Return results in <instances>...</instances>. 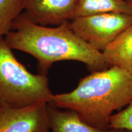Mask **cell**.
I'll list each match as a JSON object with an SVG mask.
<instances>
[{"instance_id": "cell-1", "label": "cell", "mask_w": 132, "mask_h": 132, "mask_svg": "<svg viewBox=\"0 0 132 132\" xmlns=\"http://www.w3.org/2000/svg\"><path fill=\"white\" fill-rule=\"evenodd\" d=\"M69 21L48 27L34 23L21 13L4 39L12 50L35 57L39 72L43 75H47L53 64L62 61L82 62L90 72L110 67L102 52L77 36L70 27Z\"/></svg>"}, {"instance_id": "cell-2", "label": "cell", "mask_w": 132, "mask_h": 132, "mask_svg": "<svg viewBox=\"0 0 132 132\" xmlns=\"http://www.w3.org/2000/svg\"><path fill=\"white\" fill-rule=\"evenodd\" d=\"M132 101V75L124 69L111 66L90 72L81 79L75 89L53 94L49 104L70 110L80 118L101 130L110 128V119Z\"/></svg>"}, {"instance_id": "cell-3", "label": "cell", "mask_w": 132, "mask_h": 132, "mask_svg": "<svg viewBox=\"0 0 132 132\" xmlns=\"http://www.w3.org/2000/svg\"><path fill=\"white\" fill-rule=\"evenodd\" d=\"M53 94L47 75L29 72L0 38V102L13 107L48 103Z\"/></svg>"}, {"instance_id": "cell-4", "label": "cell", "mask_w": 132, "mask_h": 132, "mask_svg": "<svg viewBox=\"0 0 132 132\" xmlns=\"http://www.w3.org/2000/svg\"><path fill=\"white\" fill-rule=\"evenodd\" d=\"M131 24L132 14L118 12L82 16L69 21L77 36L101 52Z\"/></svg>"}, {"instance_id": "cell-5", "label": "cell", "mask_w": 132, "mask_h": 132, "mask_svg": "<svg viewBox=\"0 0 132 132\" xmlns=\"http://www.w3.org/2000/svg\"><path fill=\"white\" fill-rule=\"evenodd\" d=\"M0 132H50L48 103L40 102L23 107L2 104Z\"/></svg>"}, {"instance_id": "cell-6", "label": "cell", "mask_w": 132, "mask_h": 132, "mask_svg": "<svg viewBox=\"0 0 132 132\" xmlns=\"http://www.w3.org/2000/svg\"><path fill=\"white\" fill-rule=\"evenodd\" d=\"M77 0H23L22 14L34 23L57 26L73 19Z\"/></svg>"}, {"instance_id": "cell-7", "label": "cell", "mask_w": 132, "mask_h": 132, "mask_svg": "<svg viewBox=\"0 0 132 132\" xmlns=\"http://www.w3.org/2000/svg\"><path fill=\"white\" fill-rule=\"evenodd\" d=\"M51 132H124L125 130L98 129L83 121L78 113L48 103Z\"/></svg>"}, {"instance_id": "cell-8", "label": "cell", "mask_w": 132, "mask_h": 132, "mask_svg": "<svg viewBox=\"0 0 132 132\" xmlns=\"http://www.w3.org/2000/svg\"><path fill=\"white\" fill-rule=\"evenodd\" d=\"M110 67L123 69L132 75V24L102 52Z\"/></svg>"}, {"instance_id": "cell-9", "label": "cell", "mask_w": 132, "mask_h": 132, "mask_svg": "<svg viewBox=\"0 0 132 132\" xmlns=\"http://www.w3.org/2000/svg\"><path fill=\"white\" fill-rule=\"evenodd\" d=\"M108 12L132 14V10L126 0H77L72 19Z\"/></svg>"}, {"instance_id": "cell-10", "label": "cell", "mask_w": 132, "mask_h": 132, "mask_svg": "<svg viewBox=\"0 0 132 132\" xmlns=\"http://www.w3.org/2000/svg\"><path fill=\"white\" fill-rule=\"evenodd\" d=\"M23 11V0H0V38L12 30L13 23Z\"/></svg>"}, {"instance_id": "cell-11", "label": "cell", "mask_w": 132, "mask_h": 132, "mask_svg": "<svg viewBox=\"0 0 132 132\" xmlns=\"http://www.w3.org/2000/svg\"><path fill=\"white\" fill-rule=\"evenodd\" d=\"M110 128L132 131V101L124 109L111 116Z\"/></svg>"}, {"instance_id": "cell-12", "label": "cell", "mask_w": 132, "mask_h": 132, "mask_svg": "<svg viewBox=\"0 0 132 132\" xmlns=\"http://www.w3.org/2000/svg\"><path fill=\"white\" fill-rule=\"evenodd\" d=\"M126 1L128 3V4H129V6L132 10V0H126Z\"/></svg>"}, {"instance_id": "cell-13", "label": "cell", "mask_w": 132, "mask_h": 132, "mask_svg": "<svg viewBox=\"0 0 132 132\" xmlns=\"http://www.w3.org/2000/svg\"><path fill=\"white\" fill-rule=\"evenodd\" d=\"M124 132H132V131H128V130H125Z\"/></svg>"}, {"instance_id": "cell-14", "label": "cell", "mask_w": 132, "mask_h": 132, "mask_svg": "<svg viewBox=\"0 0 132 132\" xmlns=\"http://www.w3.org/2000/svg\"><path fill=\"white\" fill-rule=\"evenodd\" d=\"M1 105H2V103H1V102H0V108H1Z\"/></svg>"}]
</instances>
